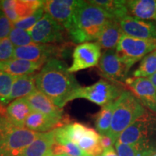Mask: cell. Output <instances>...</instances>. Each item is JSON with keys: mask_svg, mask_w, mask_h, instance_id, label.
I'll list each match as a JSON object with an SVG mask.
<instances>
[{"mask_svg": "<svg viewBox=\"0 0 156 156\" xmlns=\"http://www.w3.org/2000/svg\"><path fill=\"white\" fill-rule=\"evenodd\" d=\"M1 40H2V39H0V42H1Z\"/></svg>", "mask_w": 156, "mask_h": 156, "instance_id": "44", "label": "cell"}, {"mask_svg": "<svg viewBox=\"0 0 156 156\" xmlns=\"http://www.w3.org/2000/svg\"><path fill=\"white\" fill-rule=\"evenodd\" d=\"M87 2L100 7L115 20L119 21L129 15L125 0H91Z\"/></svg>", "mask_w": 156, "mask_h": 156, "instance_id": "25", "label": "cell"}, {"mask_svg": "<svg viewBox=\"0 0 156 156\" xmlns=\"http://www.w3.org/2000/svg\"><path fill=\"white\" fill-rule=\"evenodd\" d=\"M51 155H48V156H51Z\"/></svg>", "mask_w": 156, "mask_h": 156, "instance_id": "43", "label": "cell"}, {"mask_svg": "<svg viewBox=\"0 0 156 156\" xmlns=\"http://www.w3.org/2000/svg\"><path fill=\"white\" fill-rule=\"evenodd\" d=\"M156 73V49L146 55L140 62V65L134 70V78H147Z\"/></svg>", "mask_w": 156, "mask_h": 156, "instance_id": "27", "label": "cell"}, {"mask_svg": "<svg viewBox=\"0 0 156 156\" xmlns=\"http://www.w3.org/2000/svg\"><path fill=\"white\" fill-rule=\"evenodd\" d=\"M111 20L113 19L100 7L87 1H82L68 35L75 44L96 41Z\"/></svg>", "mask_w": 156, "mask_h": 156, "instance_id": "2", "label": "cell"}, {"mask_svg": "<svg viewBox=\"0 0 156 156\" xmlns=\"http://www.w3.org/2000/svg\"><path fill=\"white\" fill-rule=\"evenodd\" d=\"M100 156H101V155H100Z\"/></svg>", "mask_w": 156, "mask_h": 156, "instance_id": "45", "label": "cell"}, {"mask_svg": "<svg viewBox=\"0 0 156 156\" xmlns=\"http://www.w3.org/2000/svg\"><path fill=\"white\" fill-rule=\"evenodd\" d=\"M51 156H69V155H67V154H62V155H52Z\"/></svg>", "mask_w": 156, "mask_h": 156, "instance_id": "39", "label": "cell"}, {"mask_svg": "<svg viewBox=\"0 0 156 156\" xmlns=\"http://www.w3.org/2000/svg\"><path fill=\"white\" fill-rule=\"evenodd\" d=\"M124 34L119 21L111 20L104 27L97 43L101 48L106 51L116 49L121 38Z\"/></svg>", "mask_w": 156, "mask_h": 156, "instance_id": "21", "label": "cell"}, {"mask_svg": "<svg viewBox=\"0 0 156 156\" xmlns=\"http://www.w3.org/2000/svg\"><path fill=\"white\" fill-rule=\"evenodd\" d=\"M149 79V80L151 82L152 84L153 85V86L155 87L156 89V73H155L153 75H152L151 76H150L149 77H147Z\"/></svg>", "mask_w": 156, "mask_h": 156, "instance_id": "36", "label": "cell"}, {"mask_svg": "<svg viewBox=\"0 0 156 156\" xmlns=\"http://www.w3.org/2000/svg\"><path fill=\"white\" fill-rule=\"evenodd\" d=\"M100 144L102 147L103 151L106 149H108L109 147H113V145H114V142L111 139L110 136L108 135H101L100 134Z\"/></svg>", "mask_w": 156, "mask_h": 156, "instance_id": "34", "label": "cell"}, {"mask_svg": "<svg viewBox=\"0 0 156 156\" xmlns=\"http://www.w3.org/2000/svg\"><path fill=\"white\" fill-rule=\"evenodd\" d=\"M64 48L62 45L38 44L15 47L14 58L45 64L51 58L61 56Z\"/></svg>", "mask_w": 156, "mask_h": 156, "instance_id": "12", "label": "cell"}, {"mask_svg": "<svg viewBox=\"0 0 156 156\" xmlns=\"http://www.w3.org/2000/svg\"><path fill=\"white\" fill-rule=\"evenodd\" d=\"M83 156H92V155H87V154H85V155H83Z\"/></svg>", "mask_w": 156, "mask_h": 156, "instance_id": "41", "label": "cell"}, {"mask_svg": "<svg viewBox=\"0 0 156 156\" xmlns=\"http://www.w3.org/2000/svg\"><path fill=\"white\" fill-rule=\"evenodd\" d=\"M7 120V119L5 118V117L2 116V115H0V125H2V124H4V123H5Z\"/></svg>", "mask_w": 156, "mask_h": 156, "instance_id": "37", "label": "cell"}, {"mask_svg": "<svg viewBox=\"0 0 156 156\" xmlns=\"http://www.w3.org/2000/svg\"><path fill=\"white\" fill-rule=\"evenodd\" d=\"M68 139L75 143L87 155L100 156L103 149L100 144V134L94 129L79 122H74L62 126Z\"/></svg>", "mask_w": 156, "mask_h": 156, "instance_id": "6", "label": "cell"}, {"mask_svg": "<svg viewBox=\"0 0 156 156\" xmlns=\"http://www.w3.org/2000/svg\"><path fill=\"white\" fill-rule=\"evenodd\" d=\"M55 143V132L41 133L18 156H48L52 155L51 149Z\"/></svg>", "mask_w": 156, "mask_h": 156, "instance_id": "20", "label": "cell"}, {"mask_svg": "<svg viewBox=\"0 0 156 156\" xmlns=\"http://www.w3.org/2000/svg\"><path fill=\"white\" fill-rule=\"evenodd\" d=\"M13 27V23L0 9V39L7 38Z\"/></svg>", "mask_w": 156, "mask_h": 156, "instance_id": "33", "label": "cell"}, {"mask_svg": "<svg viewBox=\"0 0 156 156\" xmlns=\"http://www.w3.org/2000/svg\"><path fill=\"white\" fill-rule=\"evenodd\" d=\"M81 2L77 0H48L44 1L43 8L45 12L68 32L73 26L76 12Z\"/></svg>", "mask_w": 156, "mask_h": 156, "instance_id": "11", "label": "cell"}, {"mask_svg": "<svg viewBox=\"0 0 156 156\" xmlns=\"http://www.w3.org/2000/svg\"><path fill=\"white\" fill-rule=\"evenodd\" d=\"M33 112L25 98L15 99L5 108L4 117L17 128H25L26 119Z\"/></svg>", "mask_w": 156, "mask_h": 156, "instance_id": "19", "label": "cell"}, {"mask_svg": "<svg viewBox=\"0 0 156 156\" xmlns=\"http://www.w3.org/2000/svg\"><path fill=\"white\" fill-rule=\"evenodd\" d=\"M151 156H156V151H155V153H154L153 154V155H152Z\"/></svg>", "mask_w": 156, "mask_h": 156, "instance_id": "40", "label": "cell"}, {"mask_svg": "<svg viewBox=\"0 0 156 156\" xmlns=\"http://www.w3.org/2000/svg\"><path fill=\"white\" fill-rule=\"evenodd\" d=\"M123 33L140 39H156V22L127 15L119 21Z\"/></svg>", "mask_w": 156, "mask_h": 156, "instance_id": "16", "label": "cell"}, {"mask_svg": "<svg viewBox=\"0 0 156 156\" xmlns=\"http://www.w3.org/2000/svg\"><path fill=\"white\" fill-rule=\"evenodd\" d=\"M44 12L45 11L43 7H41L36 11H35L33 14L29 15L25 18L20 20L13 23V26L21 28L26 31H29L42 18V17L44 15Z\"/></svg>", "mask_w": 156, "mask_h": 156, "instance_id": "31", "label": "cell"}, {"mask_svg": "<svg viewBox=\"0 0 156 156\" xmlns=\"http://www.w3.org/2000/svg\"><path fill=\"white\" fill-rule=\"evenodd\" d=\"M41 0H5L1 2V10L13 23L24 19L43 7Z\"/></svg>", "mask_w": 156, "mask_h": 156, "instance_id": "15", "label": "cell"}, {"mask_svg": "<svg viewBox=\"0 0 156 156\" xmlns=\"http://www.w3.org/2000/svg\"><path fill=\"white\" fill-rule=\"evenodd\" d=\"M1 2H2V1H0V9H1Z\"/></svg>", "mask_w": 156, "mask_h": 156, "instance_id": "42", "label": "cell"}, {"mask_svg": "<svg viewBox=\"0 0 156 156\" xmlns=\"http://www.w3.org/2000/svg\"><path fill=\"white\" fill-rule=\"evenodd\" d=\"M129 14L136 18L156 22V0L126 1Z\"/></svg>", "mask_w": 156, "mask_h": 156, "instance_id": "23", "label": "cell"}, {"mask_svg": "<svg viewBox=\"0 0 156 156\" xmlns=\"http://www.w3.org/2000/svg\"><path fill=\"white\" fill-rule=\"evenodd\" d=\"M45 64L37 63L27 60L13 58L7 62H0V71L14 76L30 75L41 69Z\"/></svg>", "mask_w": 156, "mask_h": 156, "instance_id": "22", "label": "cell"}, {"mask_svg": "<svg viewBox=\"0 0 156 156\" xmlns=\"http://www.w3.org/2000/svg\"><path fill=\"white\" fill-rule=\"evenodd\" d=\"M98 68L100 75L106 80L119 85L125 83L130 69L119 58L115 50L106 51L101 55Z\"/></svg>", "mask_w": 156, "mask_h": 156, "instance_id": "10", "label": "cell"}, {"mask_svg": "<svg viewBox=\"0 0 156 156\" xmlns=\"http://www.w3.org/2000/svg\"><path fill=\"white\" fill-rule=\"evenodd\" d=\"M16 76L0 71V103L3 106L10 102V95Z\"/></svg>", "mask_w": 156, "mask_h": 156, "instance_id": "29", "label": "cell"}, {"mask_svg": "<svg viewBox=\"0 0 156 156\" xmlns=\"http://www.w3.org/2000/svg\"><path fill=\"white\" fill-rule=\"evenodd\" d=\"M114 108V101L101 107L95 118V125L96 130L101 135H107L112 124L113 112Z\"/></svg>", "mask_w": 156, "mask_h": 156, "instance_id": "26", "label": "cell"}, {"mask_svg": "<svg viewBox=\"0 0 156 156\" xmlns=\"http://www.w3.org/2000/svg\"><path fill=\"white\" fill-rule=\"evenodd\" d=\"M121 85L101 79L92 85L81 86L75 93L73 100L85 98L102 107L109 103L114 102L120 96L124 90Z\"/></svg>", "mask_w": 156, "mask_h": 156, "instance_id": "8", "label": "cell"}, {"mask_svg": "<svg viewBox=\"0 0 156 156\" xmlns=\"http://www.w3.org/2000/svg\"><path fill=\"white\" fill-rule=\"evenodd\" d=\"M37 90L47 96L56 106L62 108L81 86L66 64L57 58L45 63L36 75Z\"/></svg>", "mask_w": 156, "mask_h": 156, "instance_id": "1", "label": "cell"}, {"mask_svg": "<svg viewBox=\"0 0 156 156\" xmlns=\"http://www.w3.org/2000/svg\"><path fill=\"white\" fill-rule=\"evenodd\" d=\"M125 84L144 106L156 114V89L148 78H127Z\"/></svg>", "mask_w": 156, "mask_h": 156, "instance_id": "14", "label": "cell"}, {"mask_svg": "<svg viewBox=\"0 0 156 156\" xmlns=\"http://www.w3.org/2000/svg\"><path fill=\"white\" fill-rule=\"evenodd\" d=\"M101 156H119L117 154L116 150L114 147H109L108 149L104 150L103 152L102 155Z\"/></svg>", "mask_w": 156, "mask_h": 156, "instance_id": "35", "label": "cell"}, {"mask_svg": "<svg viewBox=\"0 0 156 156\" xmlns=\"http://www.w3.org/2000/svg\"><path fill=\"white\" fill-rule=\"evenodd\" d=\"M101 48L97 42H85L77 45L73 54V64L68 68L69 73L95 67L101 57Z\"/></svg>", "mask_w": 156, "mask_h": 156, "instance_id": "13", "label": "cell"}, {"mask_svg": "<svg viewBox=\"0 0 156 156\" xmlns=\"http://www.w3.org/2000/svg\"><path fill=\"white\" fill-rule=\"evenodd\" d=\"M146 112L145 107L131 91H123L114 101L112 124L107 134L114 145L122 132Z\"/></svg>", "mask_w": 156, "mask_h": 156, "instance_id": "3", "label": "cell"}, {"mask_svg": "<svg viewBox=\"0 0 156 156\" xmlns=\"http://www.w3.org/2000/svg\"><path fill=\"white\" fill-rule=\"evenodd\" d=\"M14 45L9 38L2 39L0 42V62H7L14 58Z\"/></svg>", "mask_w": 156, "mask_h": 156, "instance_id": "32", "label": "cell"}, {"mask_svg": "<svg viewBox=\"0 0 156 156\" xmlns=\"http://www.w3.org/2000/svg\"><path fill=\"white\" fill-rule=\"evenodd\" d=\"M156 49V39H140L123 34L116 53L119 58L131 68L148 54Z\"/></svg>", "mask_w": 156, "mask_h": 156, "instance_id": "7", "label": "cell"}, {"mask_svg": "<svg viewBox=\"0 0 156 156\" xmlns=\"http://www.w3.org/2000/svg\"><path fill=\"white\" fill-rule=\"evenodd\" d=\"M37 74L16 76L10 95V101L25 98L38 90L36 85Z\"/></svg>", "mask_w": 156, "mask_h": 156, "instance_id": "24", "label": "cell"}, {"mask_svg": "<svg viewBox=\"0 0 156 156\" xmlns=\"http://www.w3.org/2000/svg\"><path fill=\"white\" fill-rule=\"evenodd\" d=\"M156 114L147 111L126 128L117 142L130 145H140L156 151Z\"/></svg>", "mask_w": 156, "mask_h": 156, "instance_id": "4", "label": "cell"}, {"mask_svg": "<svg viewBox=\"0 0 156 156\" xmlns=\"http://www.w3.org/2000/svg\"><path fill=\"white\" fill-rule=\"evenodd\" d=\"M9 123H10V122H9L8 120H7V121H6V122H5V123H4V124H2V125H0V130H1V129H2L3 128H5L6 126H7V125H8V124H9Z\"/></svg>", "mask_w": 156, "mask_h": 156, "instance_id": "38", "label": "cell"}, {"mask_svg": "<svg viewBox=\"0 0 156 156\" xmlns=\"http://www.w3.org/2000/svg\"><path fill=\"white\" fill-rule=\"evenodd\" d=\"M9 38L15 47H21L35 44L28 31L16 27H13L12 29Z\"/></svg>", "mask_w": 156, "mask_h": 156, "instance_id": "30", "label": "cell"}, {"mask_svg": "<svg viewBox=\"0 0 156 156\" xmlns=\"http://www.w3.org/2000/svg\"><path fill=\"white\" fill-rule=\"evenodd\" d=\"M28 32L35 44H62L69 37L67 31L47 13Z\"/></svg>", "mask_w": 156, "mask_h": 156, "instance_id": "9", "label": "cell"}, {"mask_svg": "<svg viewBox=\"0 0 156 156\" xmlns=\"http://www.w3.org/2000/svg\"><path fill=\"white\" fill-rule=\"evenodd\" d=\"M115 150L119 156H151L155 151L140 145H130L116 142Z\"/></svg>", "mask_w": 156, "mask_h": 156, "instance_id": "28", "label": "cell"}, {"mask_svg": "<svg viewBox=\"0 0 156 156\" xmlns=\"http://www.w3.org/2000/svg\"><path fill=\"white\" fill-rule=\"evenodd\" d=\"M41 134L10 123L0 130V156H18Z\"/></svg>", "mask_w": 156, "mask_h": 156, "instance_id": "5", "label": "cell"}, {"mask_svg": "<svg viewBox=\"0 0 156 156\" xmlns=\"http://www.w3.org/2000/svg\"><path fill=\"white\" fill-rule=\"evenodd\" d=\"M68 124L69 123L67 118L59 119L33 111L26 119L25 128L38 133H45Z\"/></svg>", "mask_w": 156, "mask_h": 156, "instance_id": "17", "label": "cell"}, {"mask_svg": "<svg viewBox=\"0 0 156 156\" xmlns=\"http://www.w3.org/2000/svg\"><path fill=\"white\" fill-rule=\"evenodd\" d=\"M27 102L30 105L33 111L54 117V118L64 119L67 116L64 117L63 109L56 106L44 93L37 90L28 96L25 97Z\"/></svg>", "mask_w": 156, "mask_h": 156, "instance_id": "18", "label": "cell"}]
</instances>
